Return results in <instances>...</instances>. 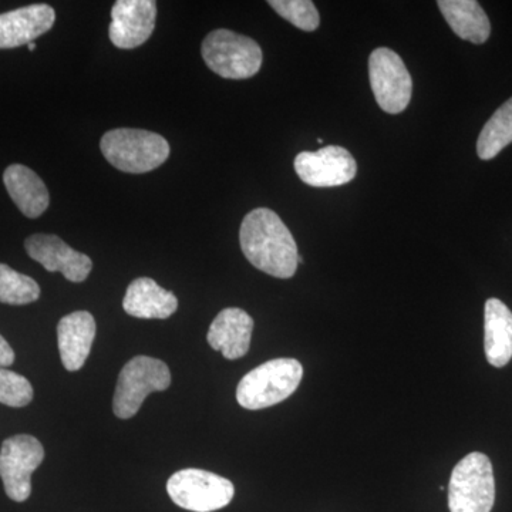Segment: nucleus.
Masks as SVG:
<instances>
[{
    "instance_id": "obj_1",
    "label": "nucleus",
    "mask_w": 512,
    "mask_h": 512,
    "mask_svg": "<svg viewBox=\"0 0 512 512\" xmlns=\"http://www.w3.org/2000/svg\"><path fill=\"white\" fill-rule=\"evenodd\" d=\"M245 258L259 271L289 279L298 269V247L285 222L268 208L249 212L239 229Z\"/></svg>"
},
{
    "instance_id": "obj_2",
    "label": "nucleus",
    "mask_w": 512,
    "mask_h": 512,
    "mask_svg": "<svg viewBox=\"0 0 512 512\" xmlns=\"http://www.w3.org/2000/svg\"><path fill=\"white\" fill-rule=\"evenodd\" d=\"M101 153L114 168L128 174L156 170L170 157V144L160 134L138 128L107 131L100 141Z\"/></svg>"
},
{
    "instance_id": "obj_3",
    "label": "nucleus",
    "mask_w": 512,
    "mask_h": 512,
    "mask_svg": "<svg viewBox=\"0 0 512 512\" xmlns=\"http://www.w3.org/2000/svg\"><path fill=\"white\" fill-rule=\"evenodd\" d=\"M303 367L296 359L268 360L242 377L237 387L239 406L261 410L284 402L302 382Z\"/></svg>"
},
{
    "instance_id": "obj_4",
    "label": "nucleus",
    "mask_w": 512,
    "mask_h": 512,
    "mask_svg": "<svg viewBox=\"0 0 512 512\" xmlns=\"http://www.w3.org/2000/svg\"><path fill=\"white\" fill-rule=\"evenodd\" d=\"M202 59L212 72L224 79L244 80L261 70L262 49L251 37L228 29H218L205 37Z\"/></svg>"
},
{
    "instance_id": "obj_5",
    "label": "nucleus",
    "mask_w": 512,
    "mask_h": 512,
    "mask_svg": "<svg viewBox=\"0 0 512 512\" xmlns=\"http://www.w3.org/2000/svg\"><path fill=\"white\" fill-rule=\"evenodd\" d=\"M495 503L493 464L483 453H470L454 467L448 484L450 512H491Z\"/></svg>"
},
{
    "instance_id": "obj_6",
    "label": "nucleus",
    "mask_w": 512,
    "mask_h": 512,
    "mask_svg": "<svg viewBox=\"0 0 512 512\" xmlns=\"http://www.w3.org/2000/svg\"><path fill=\"white\" fill-rule=\"evenodd\" d=\"M171 373L163 360L148 356L133 357L121 369L113 412L121 420L136 416L148 394L164 392L170 387Z\"/></svg>"
},
{
    "instance_id": "obj_7",
    "label": "nucleus",
    "mask_w": 512,
    "mask_h": 512,
    "mask_svg": "<svg viewBox=\"0 0 512 512\" xmlns=\"http://www.w3.org/2000/svg\"><path fill=\"white\" fill-rule=\"evenodd\" d=\"M168 495L178 507L194 512H212L227 507L235 487L227 478L198 468L177 471L167 483Z\"/></svg>"
},
{
    "instance_id": "obj_8",
    "label": "nucleus",
    "mask_w": 512,
    "mask_h": 512,
    "mask_svg": "<svg viewBox=\"0 0 512 512\" xmlns=\"http://www.w3.org/2000/svg\"><path fill=\"white\" fill-rule=\"evenodd\" d=\"M45 460V448L28 434L9 437L0 448V477L10 500L23 503L32 494V474Z\"/></svg>"
},
{
    "instance_id": "obj_9",
    "label": "nucleus",
    "mask_w": 512,
    "mask_h": 512,
    "mask_svg": "<svg viewBox=\"0 0 512 512\" xmlns=\"http://www.w3.org/2000/svg\"><path fill=\"white\" fill-rule=\"evenodd\" d=\"M369 79L380 109L399 114L412 100L413 80L402 57L387 47H380L369 57Z\"/></svg>"
},
{
    "instance_id": "obj_10",
    "label": "nucleus",
    "mask_w": 512,
    "mask_h": 512,
    "mask_svg": "<svg viewBox=\"0 0 512 512\" xmlns=\"http://www.w3.org/2000/svg\"><path fill=\"white\" fill-rule=\"evenodd\" d=\"M295 171L303 183L315 188L340 187L355 180L356 160L345 147L328 146L303 151L295 158Z\"/></svg>"
},
{
    "instance_id": "obj_11",
    "label": "nucleus",
    "mask_w": 512,
    "mask_h": 512,
    "mask_svg": "<svg viewBox=\"0 0 512 512\" xmlns=\"http://www.w3.org/2000/svg\"><path fill=\"white\" fill-rule=\"evenodd\" d=\"M156 19L154 0H117L111 9V43L119 49H136L153 35Z\"/></svg>"
},
{
    "instance_id": "obj_12",
    "label": "nucleus",
    "mask_w": 512,
    "mask_h": 512,
    "mask_svg": "<svg viewBox=\"0 0 512 512\" xmlns=\"http://www.w3.org/2000/svg\"><path fill=\"white\" fill-rule=\"evenodd\" d=\"M25 248L30 258L39 262L46 271L60 272L67 281L74 284L86 281L92 272V259L82 252L74 251L56 235H32L26 239Z\"/></svg>"
},
{
    "instance_id": "obj_13",
    "label": "nucleus",
    "mask_w": 512,
    "mask_h": 512,
    "mask_svg": "<svg viewBox=\"0 0 512 512\" xmlns=\"http://www.w3.org/2000/svg\"><path fill=\"white\" fill-rule=\"evenodd\" d=\"M56 12L49 5H30L0 15V49L29 45L53 28Z\"/></svg>"
},
{
    "instance_id": "obj_14",
    "label": "nucleus",
    "mask_w": 512,
    "mask_h": 512,
    "mask_svg": "<svg viewBox=\"0 0 512 512\" xmlns=\"http://www.w3.org/2000/svg\"><path fill=\"white\" fill-rule=\"evenodd\" d=\"M96 329V320L90 312H73L60 319L57 343L63 366L69 372H77L86 363L92 352Z\"/></svg>"
},
{
    "instance_id": "obj_15",
    "label": "nucleus",
    "mask_w": 512,
    "mask_h": 512,
    "mask_svg": "<svg viewBox=\"0 0 512 512\" xmlns=\"http://www.w3.org/2000/svg\"><path fill=\"white\" fill-rule=\"evenodd\" d=\"M254 319L239 308H227L211 323L207 340L214 350L228 360L241 359L251 346Z\"/></svg>"
},
{
    "instance_id": "obj_16",
    "label": "nucleus",
    "mask_w": 512,
    "mask_h": 512,
    "mask_svg": "<svg viewBox=\"0 0 512 512\" xmlns=\"http://www.w3.org/2000/svg\"><path fill=\"white\" fill-rule=\"evenodd\" d=\"M124 311L138 319H167L178 308L173 292L165 291L154 279L138 278L128 285Z\"/></svg>"
},
{
    "instance_id": "obj_17",
    "label": "nucleus",
    "mask_w": 512,
    "mask_h": 512,
    "mask_svg": "<svg viewBox=\"0 0 512 512\" xmlns=\"http://www.w3.org/2000/svg\"><path fill=\"white\" fill-rule=\"evenodd\" d=\"M3 183L16 207L28 218H37L49 208L50 195L42 178L26 165L6 168Z\"/></svg>"
},
{
    "instance_id": "obj_18",
    "label": "nucleus",
    "mask_w": 512,
    "mask_h": 512,
    "mask_svg": "<svg viewBox=\"0 0 512 512\" xmlns=\"http://www.w3.org/2000/svg\"><path fill=\"white\" fill-rule=\"evenodd\" d=\"M484 349L491 366L504 367L512 359V312L500 299L485 302Z\"/></svg>"
},
{
    "instance_id": "obj_19",
    "label": "nucleus",
    "mask_w": 512,
    "mask_h": 512,
    "mask_svg": "<svg viewBox=\"0 0 512 512\" xmlns=\"http://www.w3.org/2000/svg\"><path fill=\"white\" fill-rule=\"evenodd\" d=\"M437 6L458 37L474 45L487 42L491 35L490 19L476 0H439Z\"/></svg>"
},
{
    "instance_id": "obj_20",
    "label": "nucleus",
    "mask_w": 512,
    "mask_h": 512,
    "mask_svg": "<svg viewBox=\"0 0 512 512\" xmlns=\"http://www.w3.org/2000/svg\"><path fill=\"white\" fill-rule=\"evenodd\" d=\"M512 143V97L505 101L485 123L477 141V154L481 160L497 157Z\"/></svg>"
},
{
    "instance_id": "obj_21",
    "label": "nucleus",
    "mask_w": 512,
    "mask_h": 512,
    "mask_svg": "<svg viewBox=\"0 0 512 512\" xmlns=\"http://www.w3.org/2000/svg\"><path fill=\"white\" fill-rule=\"evenodd\" d=\"M40 296V286L28 275L0 264V302L8 305H28Z\"/></svg>"
},
{
    "instance_id": "obj_22",
    "label": "nucleus",
    "mask_w": 512,
    "mask_h": 512,
    "mask_svg": "<svg viewBox=\"0 0 512 512\" xmlns=\"http://www.w3.org/2000/svg\"><path fill=\"white\" fill-rule=\"evenodd\" d=\"M268 5L272 6L281 18L288 20L303 32H313L319 28V12L311 0H269Z\"/></svg>"
},
{
    "instance_id": "obj_23",
    "label": "nucleus",
    "mask_w": 512,
    "mask_h": 512,
    "mask_svg": "<svg viewBox=\"0 0 512 512\" xmlns=\"http://www.w3.org/2000/svg\"><path fill=\"white\" fill-rule=\"evenodd\" d=\"M32 400L33 387L29 380L0 367V403L9 407H25Z\"/></svg>"
},
{
    "instance_id": "obj_24",
    "label": "nucleus",
    "mask_w": 512,
    "mask_h": 512,
    "mask_svg": "<svg viewBox=\"0 0 512 512\" xmlns=\"http://www.w3.org/2000/svg\"><path fill=\"white\" fill-rule=\"evenodd\" d=\"M13 362H15V352L5 338L0 335V367L6 369V367L12 366Z\"/></svg>"
},
{
    "instance_id": "obj_25",
    "label": "nucleus",
    "mask_w": 512,
    "mask_h": 512,
    "mask_svg": "<svg viewBox=\"0 0 512 512\" xmlns=\"http://www.w3.org/2000/svg\"><path fill=\"white\" fill-rule=\"evenodd\" d=\"M30 52H33V50H36V43L32 42L28 45Z\"/></svg>"
}]
</instances>
